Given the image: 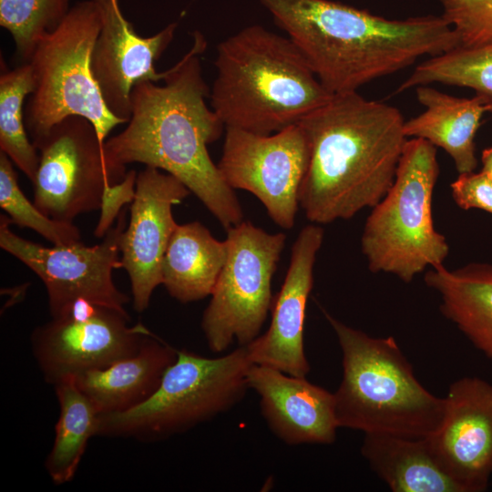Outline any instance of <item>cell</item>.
Segmentation results:
<instances>
[{
  "instance_id": "20",
  "label": "cell",
  "mask_w": 492,
  "mask_h": 492,
  "mask_svg": "<svg viewBox=\"0 0 492 492\" xmlns=\"http://www.w3.org/2000/svg\"><path fill=\"white\" fill-rule=\"evenodd\" d=\"M177 351L153 334L136 354L73 378L101 414L124 412L154 394L165 371L176 360Z\"/></svg>"
},
{
  "instance_id": "7",
  "label": "cell",
  "mask_w": 492,
  "mask_h": 492,
  "mask_svg": "<svg viewBox=\"0 0 492 492\" xmlns=\"http://www.w3.org/2000/svg\"><path fill=\"white\" fill-rule=\"evenodd\" d=\"M100 28L97 5L80 1L37 43L28 60L35 87L25 105V125L32 143L70 116L89 120L103 143L113 128L126 123L108 108L92 72Z\"/></svg>"
},
{
  "instance_id": "13",
  "label": "cell",
  "mask_w": 492,
  "mask_h": 492,
  "mask_svg": "<svg viewBox=\"0 0 492 492\" xmlns=\"http://www.w3.org/2000/svg\"><path fill=\"white\" fill-rule=\"evenodd\" d=\"M130 316L102 306L86 320L52 318L31 335L34 356L52 384L89 370L103 369L136 354L153 333Z\"/></svg>"
},
{
  "instance_id": "25",
  "label": "cell",
  "mask_w": 492,
  "mask_h": 492,
  "mask_svg": "<svg viewBox=\"0 0 492 492\" xmlns=\"http://www.w3.org/2000/svg\"><path fill=\"white\" fill-rule=\"evenodd\" d=\"M35 81L31 66L24 62L8 69L1 62L0 75V151L33 180L39 156L25 125L26 98L33 92Z\"/></svg>"
},
{
  "instance_id": "3",
  "label": "cell",
  "mask_w": 492,
  "mask_h": 492,
  "mask_svg": "<svg viewBox=\"0 0 492 492\" xmlns=\"http://www.w3.org/2000/svg\"><path fill=\"white\" fill-rule=\"evenodd\" d=\"M299 124L310 146L300 190L310 221L351 219L385 196L407 139L396 108L357 92L333 95Z\"/></svg>"
},
{
  "instance_id": "28",
  "label": "cell",
  "mask_w": 492,
  "mask_h": 492,
  "mask_svg": "<svg viewBox=\"0 0 492 492\" xmlns=\"http://www.w3.org/2000/svg\"><path fill=\"white\" fill-rule=\"evenodd\" d=\"M13 162L0 151V206L11 223L36 231L53 245L81 241L79 229L73 223L56 220L44 214L21 190Z\"/></svg>"
},
{
  "instance_id": "15",
  "label": "cell",
  "mask_w": 492,
  "mask_h": 492,
  "mask_svg": "<svg viewBox=\"0 0 492 492\" xmlns=\"http://www.w3.org/2000/svg\"><path fill=\"white\" fill-rule=\"evenodd\" d=\"M445 400L442 424L427 436L431 447L463 492L485 491L492 476V384L459 378Z\"/></svg>"
},
{
  "instance_id": "29",
  "label": "cell",
  "mask_w": 492,
  "mask_h": 492,
  "mask_svg": "<svg viewBox=\"0 0 492 492\" xmlns=\"http://www.w3.org/2000/svg\"><path fill=\"white\" fill-rule=\"evenodd\" d=\"M443 16L456 33L460 46L492 44V0H437Z\"/></svg>"
},
{
  "instance_id": "23",
  "label": "cell",
  "mask_w": 492,
  "mask_h": 492,
  "mask_svg": "<svg viewBox=\"0 0 492 492\" xmlns=\"http://www.w3.org/2000/svg\"><path fill=\"white\" fill-rule=\"evenodd\" d=\"M228 254L226 241L215 239L200 222L176 227L162 261V284L182 303L210 296Z\"/></svg>"
},
{
  "instance_id": "30",
  "label": "cell",
  "mask_w": 492,
  "mask_h": 492,
  "mask_svg": "<svg viewBox=\"0 0 492 492\" xmlns=\"http://www.w3.org/2000/svg\"><path fill=\"white\" fill-rule=\"evenodd\" d=\"M450 187L452 197L461 209L476 208L492 213V179L484 171L459 174Z\"/></svg>"
},
{
  "instance_id": "14",
  "label": "cell",
  "mask_w": 492,
  "mask_h": 492,
  "mask_svg": "<svg viewBox=\"0 0 492 492\" xmlns=\"http://www.w3.org/2000/svg\"><path fill=\"white\" fill-rule=\"evenodd\" d=\"M190 190L177 178L148 167L137 175L128 224L121 234L122 268L131 283L133 308L143 313L151 295L162 284V261L178 226L172 208Z\"/></svg>"
},
{
  "instance_id": "21",
  "label": "cell",
  "mask_w": 492,
  "mask_h": 492,
  "mask_svg": "<svg viewBox=\"0 0 492 492\" xmlns=\"http://www.w3.org/2000/svg\"><path fill=\"white\" fill-rule=\"evenodd\" d=\"M361 454L394 492H463L436 458L427 437L364 434Z\"/></svg>"
},
{
  "instance_id": "9",
  "label": "cell",
  "mask_w": 492,
  "mask_h": 492,
  "mask_svg": "<svg viewBox=\"0 0 492 492\" xmlns=\"http://www.w3.org/2000/svg\"><path fill=\"white\" fill-rule=\"evenodd\" d=\"M225 241L227 259L201 318L207 345L216 354L259 336L273 302L272 280L286 236L242 220L227 230Z\"/></svg>"
},
{
  "instance_id": "17",
  "label": "cell",
  "mask_w": 492,
  "mask_h": 492,
  "mask_svg": "<svg viewBox=\"0 0 492 492\" xmlns=\"http://www.w3.org/2000/svg\"><path fill=\"white\" fill-rule=\"evenodd\" d=\"M323 229L313 223L299 232L280 292L273 299L266 333L247 344L254 364L306 377L310 364L304 351V323L313 286V266L323 241Z\"/></svg>"
},
{
  "instance_id": "26",
  "label": "cell",
  "mask_w": 492,
  "mask_h": 492,
  "mask_svg": "<svg viewBox=\"0 0 492 492\" xmlns=\"http://www.w3.org/2000/svg\"><path fill=\"white\" fill-rule=\"evenodd\" d=\"M433 83L470 87L492 97V44L458 46L430 56L415 67L396 92Z\"/></svg>"
},
{
  "instance_id": "18",
  "label": "cell",
  "mask_w": 492,
  "mask_h": 492,
  "mask_svg": "<svg viewBox=\"0 0 492 492\" xmlns=\"http://www.w3.org/2000/svg\"><path fill=\"white\" fill-rule=\"evenodd\" d=\"M250 389L260 398V410L270 430L289 446L331 445L338 426L333 393L305 377L252 364Z\"/></svg>"
},
{
  "instance_id": "8",
  "label": "cell",
  "mask_w": 492,
  "mask_h": 492,
  "mask_svg": "<svg viewBox=\"0 0 492 492\" xmlns=\"http://www.w3.org/2000/svg\"><path fill=\"white\" fill-rule=\"evenodd\" d=\"M252 364L247 345L216 358L178 350L150 397L127 411L101 414L98 436L159 440L209 421L244 398Z\"/></svg>"
},
{
  "instance_id": "1",
  "label": "cell",
  "mask_w": 492,
  "mask_h": 492,
  "mask_svg": "<svg viewBox=\"0 0 492 492\" xmlns=\"http://www.w3.org/2000/svg\"><path fill=\"white\" fill-rule=\"evenodd\" d=\"M207 46L195 32L190 49L162 80L143 81L131 91V116L127 127L104 142L114 165L138 162L180 180L226 230L242 221L243 213L207 146L225 128L206 103L209 87L200 55Z\"/></svg>"
},
{
  "instance_id": "12",
  "label": "cell",
  "mask_w": 492,
  "mask_h": 492,
  "mask_svg": "<svg viewBox=\"0 0 492 492\" xmlns=\"http://www.w3.org/2000/svg\"><path fill=\"white\" fill-rule=\"evenodd\" d=\"M309 161V141L298 123L269 135L225 128L217 165L232 190L253 194L272 221L289 230L295 223Z\"/></svg>"
},
{
  "instance_id": "10",
  "label": "cell",
  "mask_w": 492,
  "mask_h": 492,
  "mask_svg": "<svg viewBox=\"0 0 492 492\" xmlns=\"http://www.w3.org/2000/svg\"><path fill=\"white\" fill-rule=\"evenodd\" d=\"M33 144L39 151L31 181L34 203L58 221L73 223L78 215L100 210L105 189L128 172L108 160L96 128L82 117L64 118Z\"/></svg>"
},
{
  "instance_id": "27",
  "label": "cell",
  "mask_w": 492,
  "mask_h": 492,
  "mask_svg": "<svg viewBox=\"0 0 492 492\" xmlns=\"http://www.w3.org/2000/svg\"><path fill=\"white\" fill-rule=\"evenodd\" d=\"M69 9L68 0H0V26L12 36L17 56L28 62L39 40Z\"/></svg>"
},
{
  "instance_id": "5",
  "label": "cell",
  "mask_w": 492,
  "mask_h": 492,
  "mask_svg": "<svg viewBox=\"0 0 492 492\" xmlns=\"http://www.w3.org/2000/svg\"><path fill=\"white\" fill-rule=\"evenodd\" d=\"M324 315L343 356V376L333 393L338 426L415 438L436 433L444 419L445 397L421 384L395 339L373 337Z\"/></svg>"
},
{
  "instance_id": "11",
  "label": "cell",
  "mask_w": 492,
  "mask_h": 492,
  "mask_svg": "<svg viewBox=\"0 0 492 492\" xmlns=\"http://www.w3.org/2000/svg\"><path fill=\"white\" fill-rule=\"evenodd\" d=\"M126 210H121L103 241L94 246L79 241L45 247L14 233L9 217L1 215L0 247L41 279L52 318L78 298L128 315L125 305L129 298L117 288L112 274L122 268L119 241L127 227Z\"/></svg>"
},
{
  "instance_id": "32",
  "label": "cell",
  "mask_w": 492,
  "mask_h": 492,
  "mask_svg": "<svg viewBox=\"0 0 492 492\" xmlns=\"http://www.w3.org/2000/svg\"><path fill=\"white\" fill-rule=\"evenodd\" d=\"M482 171L492 179V147L485 149L482 152Z\"/></svg>"
},
{
  "instance_id": "24",
  "label": "cell",
  "mask_w": 492,
  "mask_h": 492,
  "mask_svg": "<svg viewBox=\"0 0 492 492\" xmlns=\"http://www.w3.org/2000/svg\"><path fill=\"white\" fill-rule=\"evenodd\" d=\"M53 385L59 404V417L45 466L51 480L63 485L74 478L88 440L98 435L101 413L77 387L73 376Z\"/></svg>"
},
{
  "instance_id": "16",
  "label": "cell",
  "mask_w": 492,
  "mask_h": 492,
  "mask_svg": "<svg viewBox=\"0 0 492 492\" xmlns=\"http://www.w3.org/2000/svg\"><path fill=\"white\" fill-rule=\"evenodd\" d=\"M92 1L101 15V28L92 53V72L108 108L127 123L131 116L133 87L165 78L167 70L159 73L154 64L172 42L177 24L143 37L124 16L119 0Z\"/></svg>"
},
{
  "instance_id": "6",
  "label": "cell",
  "mask_w": 492,
  "mask_h": 492,
  "mask_svg": "<svg viewBox=\"0 0 492 492\" xmlns=\"http://www.w3.org/2000/svg\"><path fill=\"white\" fill-rule=\"evenodd\" d=\"M438 175L436 147L423 138L406 139L395 181L363 230L361 248L371 272L409 283L426 268L443 265L449 245L432 216Z\"/></svg>"
},
{
  "instance_id": "22",
  "label": "cell",
  "mask_w": 492,
  "mask_h": 492,
  "mask_svg": "<svg viewBox=\"0 0 492 492\" xmlns=\"http://www.w3.org/2000/svg\"><path fill=\"white\" fill-rule=\"evenodd\" d=\"M425 282L439 294L442 314L492 360V265H440L426 272Z\"/></svg>"
},
{
  "instance_id": "19",
  "label": "cell",
  "mask_w": 492,
  "mask_h": 492,
  "mask_svg": "<svg viewBox=\"0 0 492 492\" xmlns=\"http://www.w3.org/2000/svg\"><path fill=\"white\" fill-rule=\"evenodd\" d=\"M417 100L425 109L405 121L406 138H423L443 149L454 160L459 174L477 166L475 137L481 118L492 112V97L477 94L470 98L442 93L434 87H415Z\"/></svg>"
},
{
  "instance_id": "31",
  "label": "cell",
  "mask_w": 492,
  "mask_h": 492,
  "mask_svg": "<svg viewBox=\"0 0 492 492\" xmlns=\"http://www.w3.org/2000/svg\"><path fill=\"white\" fill-rule=\"evenodd\" d=\"M137 175L134 169H130L122 181L105 189L100 207V219L94 231L97 238L106 235L124 209L123 206L133 201Z\"/></svg>"
},
{
  "instance_id": "2",
  "label": "cell",
  "mask_w": 492,
  "mask_h": 492,
  "mask_svg": "<svg viewBox=\"0 0 492 492\" xmlns=\"http://www.w3.org/2000/svg\"><path fill=\"white\" fill-rule=\"evenodd\" d=\"M332 95L460 46L443 16L387 19L331 0H260Z\"/></svg>"
},
{
  "instance_id": "4",
  "label": "cell",
  "mask_w": 492,
  "mask_h": 492,
  "mask_svg": "<svg viewBox=\"0 0 492 492\" xmlns=\"http://www.w3.org/2000/svg\"><path fill=\"white\" fill-rule=\"evenodd\" d=\"M211 108L225 128L269 135L298 124L333 95L296 45L260 25L217 46Z\"/></svg>"
}]
</instances>
